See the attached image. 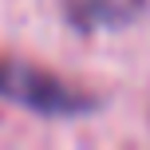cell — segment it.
Wrapping results in <instances>:
<instances>
[{
    "mask_svg": "<svg viewBox=\"0 0 150 150\" xmlns=\"http://www.w3.org/2000/svg\"><path fill=\"white\" fill-rule=\"evenodd\" d=\"M142 8V0H87L83 4V20L91 24H122Z\"/></svg>",
    "mask_w": 150,
    "mask_h": 150,
    "instance_id": "7a4b0ae2",
    "label": "cell"
},
{
    "mask_svg": "<svg viewBox=\"0 0 150 150\" xmlns=\"http://www.w3.org/2000/svg\"><path fill=\"white\" fill-rule=\"evenodd\" d=\"M0 99L16 107H28L36 115H79L91 107V99L75 95L67 83H59L55 75L32 67V63H0Z\"/></svg>",
    "mask_w": 150,
    "mask_h": 150,
    "instance_id": "6da1fadb",
    "label": "cell"
}]
</instances>
